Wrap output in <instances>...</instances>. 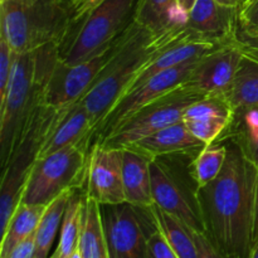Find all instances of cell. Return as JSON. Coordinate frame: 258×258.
<instances>
[{"instance_id":"1","label":"cell","mask_w":258,"mask_h":258,"mask_svg":"<svg viewBox=\"0 0 258 258\" xmlns=\"http://www.w3.org/2000/svg\"><path fill=\"white\" fill-rule=\"evenodd\" d=\"M227 141L223 169L212 183L197 189V202L204 234L221 256L249 258L258 166L237 144Z\"/></svg>"},{"instance_id":"2","label":"cell","mask_w":258,"mask_h":258,"mask_svg":"<svg viewBox=\"0 0 258 258\" xmlns=\"http://www.w3.org/2000/svg\"><path fill=\"white\" fill-rule=\"evenodd\" d=\"M188 39L199 38L188 29L186 24L154 33L134 20L123 30L112 59L80 101L95 125L93 139L103 118L135 78L161 53Z\"/></svg>"},{"instance_id":"3","label":"cell","mask_w":258,"mask_h":258,"mask_svg":"<svg viewBox=\"0 0 258 258\" xmlns=\"http://www.w3.org/2000/svg\"><path fill=\"white\" fill-rule=\"evenodd\" d=\"M60 58V47L44 45L29 53H15L14 67L7 96L0 103V159L2 168L42 105L43 91Z\"/></svg>"},{"instance_id":"4","label":"cell","mask_w":258,"mask_h":258,"mask_svg":"<svg viewBox=\"0 0 258 258\" xmlns=\"http://www.w3.org/2000/svg\"><path fill=\"white\" fill-rule=\"evenodd\" d=\"M77 25L71 0H4L0 2V37L17 54L44 45L71 42Z\"/></svg>"},{"instance_id":"5","label":"cell","mask_w":258,"mask_h":258,"mask_svg":"<svg viewBox=\"0 0 258 258\" xmlns=\"http://www.w3.org/2000/svg\"><path fill=\"white\" fill-rule=\"evenodd\" d=\"M91 148L92 143L86 140L37 159L20 203L48 206L64 191L85 188Z\"/></svg>"},{"instance_id":"6","label":"cell","mask_w":258,"mask_h":258,"mask_svg":"<svg viewBox=\"0 0 258 258\" xmlns=\"http://www.w3.org/2000/svg\"><path fill=\"white\" fill-rule=\"evenodd\" d=\"M54 108L42 103L33 115L27 130L15 146L9 161L3 169L0 185V227L2 234L7 229L13 214L17 211L24 193L25 183L33 164L37 160L50 127L58 115Z\"/></svg>"},{"instance_id":"7","label":"cell","mask_w":258,"mask_h":258,"mask_svg":"<svg viewBox=\"0 0 258 258\" xmlns=\"http://www.w3.org/2000/svg\"><path fill=\"white\" fill-rule=\"evenodd\" d=\"M139 0H103L76 29L71 42L60 50V60L77 64L100 54L135 20Z\"/></svg>"},{"instance_id":"8","label":"cell","mask_w":258,"mask_h":258,"mask_svg":"<svg viewBox=\"0 0 258 258\" xmlns=\"http://www.w3.org/2000/svg\"><path fill=\"white\" fill-rule=\"evenodd\" d=\"M204 97L207 96L199 91L181 85L180 87L141 107L95 144L107 148H127L181 121L186 108Z\"/></svg>"},{"instance_id":"9","label":"cell","mask_w":258,"mask_h":258,"mask_svg":"<svg viewBox=\"0 0 258 258\" xmlns=\"http://www.w3.org/2000/svg\"><path fill=\"white\" fill-rule=\"evenodd\" d=\"M110 258H148V238L156 228L153 207L100 204Z\"/></svg>"},{"instance_id":"10","label":"cell","mask_w":258,"mask_h":258,"mask_svg":"<svg viewBox=\"0 0 258 258\" xmlns=\"http://www.w3.org/2000/svg\"><path fill=\"white\" fill-rule=\"evenodd\" d=\"M120 38L100 54L77 64H66L58 60L43 91V105L54 110L70 107L80 102L108 62L112 59Z\"/></svg>"},{"instance_id":"11","label":"cell","mask_w":258,"mask_h":258,"mask_svg":"<svg viewBox=\"0 0 258 258\" xmlns=\"http://www.w3.org/2000/svg\"><path fill=\"white\" fill-rule=\"evenodd\" d=\"M150 173L154 204L180 219L193 231L204 233L197 189H191L183 174L164 160V156L151 160Z\"/></svg>"},{"instance_id":"12","label":"cell","mask_w":258,"mask_h":258,"mask_svg":"<svg viewBox=\"0 0 258 258\" xmlns=\"http://www.w3.org/2000/svg\"><path fill=\"white\" fill-rule=\"evenodd\" d=\"M201 58L188 60L176 67L163 71L118 98L117 102L112 106L110 112L101 122L95 139H93V144L107 135L108 133H111L116 126L123 122L126 118L130 117L141 107L184 85L189 80Z\"/></svg>"},{"instance_id":"13","label":"cell","mask_w":258,"mask_h":258,"mask_svg":"<svg viewBox=\"0 0 258 258\" xmlns=\"http://www.w3.org/2000/svg\"><path fill=\"white\" fill-rule=\"evenodd\" d=\"M85 191L98 204L126 202L122 174V149L92 145Z\"/></svg>"},{"instance_id":"14","label":"cell","mask_w":258,"mask_h":258,"mask_svg":"<svg viewBox=\"0 0 258 258\" xmlns=\"http://www.w3.org/2000/svg\"><path fill=\"white\" fill-rule=\"evenodd\" d=\"M244 55L242 40L223 44L201 58L184 85L206 96L224 95Z\"/></svg>"},{"instance_id":"15","label":"cell","mask_w":258,"mask_h":258,"mask_svg":"<svg viewBox=\"0 0 258 258\" xmlns=\"http://www.w3.org/2000/svg\"><path fill=\"white\" fill-rule=\"evenodd\" d=\"M186 27L197 38L209 42H238V9L223 7L217 0H197L189 10Z\"/></svg>"},{"instance_id":"16","label":"cell","mask_w":258,"mask_h":258,"mask_svg":"<svg viewBox=\"0 0 258 258\" xmlns=\"http://www.w3.org/2000/svg\"><path fill=\"white\" fill-rule=\"evenodd\" d=\"M95 125L82 103L77 102L70 107L58 111V115L50 127L44 144L40 148L38 158H44L59 151L66 146L75 145L82 141L93 143Z\"/></svg>"},{"instance_id":"17","label":"cell","mask_w":258,"mask_h":258,"mask_svg":"<svg viewBox=\"0 0 258 258\" xmlns=\"http://www.w3.org/2000/svg\"><path fill=\"white\" fill-rule=\"evenodd\" d=\"M206 146V144L189 131L185 122L181 120L127 148L134 149L154 160L159 156L198 154Z\"/></svg>"},{"instance_id":"18","label":"cell","mask_w":258,"mask_h":258,"mask_svg":"<svg viewBox=\"0 0 258 258\" xmlns=\"http://www.w3.org/2000/svg\"><path fill=\"white\" fill-rule=\"evenodd\" d=\"M153 159L134 149H122V174L126 202L136 207L154 206L150 164Z\"/></svg>"},{"instance_id":"19","label":"cell","mask_w":258,"mask_h":258,"mask_svg":"<svg viewBox=\"0 0 258 258\" xmlns=\"http://www.w3.org/2000/svg\"><path fill=\"white\" fill-rule=\"evenodd\" d=\"M78 251L83 258H110L101 218L100 204L83 189V209Z\"/></svg>"},{"instance_id":"20","label":"cell","mask_w":258,"mask_h":258,"mask_svg":"<svg viewBox=\"0 0 258 258\" xmlns=\"http://www.w3.org/2000/svg\"><path fill=\"white\" fill-rule=\"evenodd\" d=\"M223 96L234 112L258 107V59L246 49L236 76Z\"/></svg>"},{"instance_id":"21","label":"cell","mask_w":258,"mask_h":258,"mask_svg":"<svg viewBox=\"0 0 258 258\" xmlns=\"http://www.w3.org/2000/svg\"><path fill=\"white\" fill-rule=\"evenodd\" d=\"M186 18L176 0H139L135 13V22L154 33L186 24Z\"/></svg>"},{"instance_id":"22","label":"cell","mask_w":258,"mask_h":258,"mask_svg":"<svg viewBox=\"0 0 258 258\" xmlns=\"http://www.w3.org/2000/svg\"><path fill=\"white\" fill-rule=\"evenodd\" d=\"M45 208L47 206H34V204L24 203H20L18 206L7 229L2 234L0 258L7 257L17 244L35 233Z\"/></svg>"},{"instance_id":"23","label":"cell","mask_w":258,"mask_h":258,"mask_svg":"<svg viewBox=\"0 0 258 258\" xmlns=\"http://www.w3.org/2000/svg\"><path fill=\"white\" fill-rule=\"evenodd\" d=\"M153 212L156 226L179 258H198V248L193 236V229L155 204L153 206Z\"/></svg>"},{"instance_id":"24","label":"cell","mask_w":258,"mask_h":258,"mask_svg":"<svg viewBox=\"0 0 258 258\" xmlns=\"http://www.w3.org/2000/svg\"><path fill=\"white\" fill-rule=\"evenodd\" d=\"M75 190H67L50 202L45 208L39 224L35 231V254L34 258H49V252L54 242L57 232L62 226L63 216L68 201Z\"/></svg>"},{"instance_id":"25","label":"cell","mask_w":258,"mask_h":258,"mask_svg":"<svg viewBox=\"0 0 258 258\" xmlns=\"http://www.w3.org/2000/svg\"><path fill=\"white\" fill-rule=\"evenodd\" d=\"M83 209V189H77L72 193L60 226V236L58 246L50 258H70L78 248L81 234Z\"/></svg>"},{"instance_id":"26","label":"cell","mask_w":258,"mask_h":258,"mask_svg":"<svg viewBox=\"0 0 258 258\" xmlns=\"http://www.w3.org/2000/svg\"><path fill=\"white\" fill-rule=\"evenodd\" d=\"M222 138L233 141L258 166V107L234 112V118Z\"/></svg>"},{"instance_id":"27","label":"cell","mask_w":258,"mask_h":258,"mask_svg":"<svg viewBox=\"0 0 258 258\" xmlns=\"http://www.w3.org/2000/svg\"><path fill=\"white\" fill-rule=\"evenodd\" d=\"M227 159V145L211 144L202 149L190 163L191 175L197 189L203 188L221 174Z\"/></svg>"},{"instance_id":"28","label":"cell","mask_w":258,"mask_h":258,"mask_svg":"<svg viewBox=\"0 0 258 258\" xmlns=\"http://www.w3.org/2000/svg\"><path fill=\"white\" fill-rule=\"evenodd\" d=\"M14 60L15 52L10 48L7 40L0 37V103H3L7 96Z\"/></svg>"},{"instance_id":"29","label":"cell","mask_w":258,"mask_h":258,"mask_svg":"<svg viewBox=\"0 0 258 258\" xmlns=\"http://www.w3.org/2000/svg\"><path fill=\"white\" fill-rule=\"evenodd\" d=\"M238 27L241 37L258 34V0H248L238 10Z\"/></svg>"},{"instance_id":"30","label":"cell","mask_w":258,"mask_h":258,"mask_svg":"<svg viewBox=\"0 0 258 258\" xmlns=\"http://www.w3.org/2000/svg\"><path fill=\"white\" fill-rule=\"evenodd\" d=\"M148 258H179L158 226L148 238Z\"/></svg>"},{"instance_id":"31","label":"cell","mask_w":258,"mask_h":258,"mask_svg":"<svg viewBox=\"0 0 258 258\" xmlns=\"http://www.w3.org/2000/svg\"><path fill=\"white\" fill-rule=\"evenodd\" d=\"M102 2L103 0H71L75 24L78 27L80 23Z\"/></svg>"},{"instance_id":"32","label":"cell","mask_w":258,"mask_h":258,"mask_svg":"<svg viewBox=\"0 0 258 258\" xmlns=\"http://www.w3.org/2000/svg\"><path fill=\"white\" fill-rule=\"evenodd\" d=\"M193 236L196 239L197 248H198V258H223L209 242L206 234L193 231Z\"/></svg>"},{"instance_id":"33","label":"cell","mask_w":258,"mask_h":258,"mask_svg":"<svg viewBox=\"0 0 258 258\" xmlns=\"http://www.w3.org/2000/svg\"><path fill=\"white\" fill-rule=\"evenodd\" d=\"M35 254V233L25 238L14 247L5 258H34Z\"/></svg>"},{"instance_id":"34","label":"cell","mask_w":258,"mask_h":258,"mask_svg":"<svg viewBox=\"0 0 258 258\" xmlns=\"http://www.w3.org/2000/svg\"><path fill=\"white\" fill-rule=\"evenodd\" d=\"M258 239V171L256 181V193H254V221H253V244Z\"/></svg>"},{"instance_id":"35","label":"cell","mask_w":258,"mask_h":258,"mask_svg":"<svg viewBox=\"0 0 258 258\" xmlns=\"http://www.w3.org/2000/svg\"><path fill=\"white\" fill-rule=\"evenodd\" d=\"M241 40L248 47L258 50V34L251 35V37H241Z\"/></svg>"},{"instance_id":"36","label":"cell","mask_w":258,"mask_h":258,"mask_svg":"<svg viewBox=\"0 0 258 258\" xmlns=\"http://www.w3.org/2000/svg\"><path fill=\"white\" fill-rule=\"evenodd\" d=\"M176 2H178V5L179 8H180L181 12H184L186 15H188L189 10L193 8L194 3H196L197 0H176Z\"/></svg>"},{"instance_id":"37","label":"cell","mask_w":258,"mask_h":258,"mask_svg":"<svg viewBox=\"0 0 258 258\" xmlns=\"http://www.w3.org/2000/svg\"><path fill=\"white\" fill-rule=\"evenodd\" d=\"M221 5L228 8H237L238 9V5H237V0H217Z\"/></svg>"},{"instance_id":"38","label":"cell","mask_w":258,"mask_h":258,"mask_svg":"<svg viewBox=\"0 0 258 258\" xmlns=\"http://www.w3.org/2000/svg\"><path fill=\"white\" fill-rule=\"evenodd\" d=\"M244 49H246V52L248 53V54H251L252 57H254L256 59H258V50L253 49V48L248 47V45H246V44H244Z\"/></svg>"},{"instance_id":"39","label":"cell","mask_w":258,"mask_h":258,"mask_svg":"<svg viewBox=\"0 0 258 258\" xmlns=\"http://www.w3.org/2000/svg\"><path fill=\"white\" fill-rule=\"evenodd\" d=\"M249 258H258V239L256 243L253 244V247H252L251 256H249Z\"/></svg>"},{"instance_id":"40","label":"cell","mask_w":258,"mask_h":258,"mask_svg":"<svg viewBox=\"0 0 258 258\" xmlns=\"http://www.w3.org/2000/svg\"><path fill=\"white\" fill-rule=\"evenodd\" d=\"M70 258H83V257L81 256L80 251H78V248H77L75 252H73V254H72V256H71Z\"/></svg>"},{"instance_id":"41","label":"cell","mask_w":258,"mask_h":258,"mask_svg":"<svg viewBox=\"0 0 258 258\" xmlns=\"http://www.w3.org/2000/svg\"><path fill=\"white\" fill-rule=\"evenodd\" d=\"M247 2H248V0H237V5H238V10L241 9V8L243 7V5L246 4Z\"/></svg>"},{"instance_id":"42","label":"cell","mask_w":258,"mask_h":258,"mask_svg":"<svg viewBox=\"0 0 258 258\" xmlns=\"http://www.w3.org/2000/svg\"><path fill=\"white\" fill-rule=\"evenodd\" d=\"M0 2H4V0H0Z\"/></svg>"},{"instance_id":"43","label":"cell","mask_w":258,"mask_h":258,"mask_svg":"<svg viewBox=\"0 0 258 258\" xmlns=\"http://www.w3.org/2000/svg\"><path fill=\"white\" fill-rule=\"evenodd\" d=\"M49 258H50V257H49Z\"/></svg>"}]
</instances>
